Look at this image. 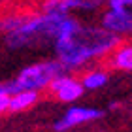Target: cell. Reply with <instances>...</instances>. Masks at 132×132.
I'll use <instances>...</instances> for the list:
<instances>
[{
	"label": "cell",
	"mask_w": 132,
	"mask_h": 132,
	"mask_svg": "<svg viewBox=\"0 0 132 132\" xmlns=\"http://www.w3.org/2000/svg\"><path fill=\"white\" fill-rule=\"evenodd\" d=\"M121 45V36L104 27H79L74 36L55 42L57 59L66 70H77L85 62L106 57Z\"/></svg>",
	"instance_id": "6da1fadb"
},
{
	"label": "cell",
	"mask_w": 132,
	"mask_h": 132,
	"mask_svg": "<svg viewBox=\"0 0 132 132\" xmlns=\"http://www.w3.org/2000/svg\"><path fill=\"white\" fill-rule=\"evenodd\" d=\"M64 64L55 59V61H44V62H36L30 64L27 68H23L19 72V76L15 79H11V91L19 93V91H42V89H47L51 85V81L55 79L57 76L66 74Z\"/></svg>",
	"instance_id": "7a4b0ae2"
},
{
	"label": "cell",
	"mask_w": 132,
	"mask_h": 132,
	"mask_svg": "<svg viewBox=\"0 0 132 132\" xmlns=\"http://www.w3.org/2000/svg\"><path fill=\"white\" fill-rule=\"evenodd\" d=\"M104 115V111L98 108H87V106H72L66 110L62 117H59L53 123V130L55 132H68L70 128L77 127V125L89 123V121H96Z\"/></svg>",
	"instance_id": "3957f363"
},
{
	"label": "cell",
	"mask_w": 132,
	"mask_h": 132,
	"mask_svg": "<svg viewBox=\"0 0 132 132\" xmlns=\"http://www.w3.org/2000/svg\"><path fill=\"white\" fill-rule=\"evenodd\" d=\"M47 89L59 102H66V104L79 100L83 96V93H85V89L81 85V79H77L74 76H68V74L57 76Z\"/></svg>",
	"instance_id": "277c9868"
},
{
	"label": "cell",
	"mask_w": 132,
	"mask_h": 132,
	"mask_svg": "<svg viewBox=\"0 0 132 132\" xmlns=\"http://www.w3.org/2000/svg\"><path fill=\"white\" fill-rule=\"evenodd\" d=\"M102 27L115 34L132 32V8L125 10H108L102 17Z\"/></svg>",
	"instance_id": "5b68a950"
},
{
	"label": "cell",
	"mask_w": 132,
	"mask_h": 132,
	"mask_svg": "<svg viewBox=\"0 0 132 132\" xmlns=\"http://www.w3.org/2000/svg\"><path fill=\"white\" fill-rule=\"evenodd\" d=\"M111 68L115 70H132V44H125L119 45L111 51V59H110Z\"/></svg>",
	"instance_id": "8992f818"
},
{
	"label": "cell",
	"mask_w": 132,
	"mask_h": 132,
	"mask_svg": "<svg viewBox=\"0 0 132 132\" xmlns=\"http://www.w3.org/2000/svg\"><path fill=\"white\" fill-rule=\"evenodd\" d=\"M40 94L38 91H19L15 94H11V102H10V111H23L28 110L30 106H34L38 102Z\"/></svg>",
	"instance_id": "52a82bcc"
},
{
	"label": "cell",
	"mask_w": 132,
	"mask_h": 132,
	"mask_svg": "<svg viewBox=\"0 0 132 132\" xmlns=\"http://www.w3.org/2000/svg\"><path fill=\"white\" fill-rule=\"evenodd\" d=\"M108 83V72L106 70H89L81 77V85L85 91H98Z\"/></svg>",
	"instance_id": "ba28073f"
},
{
	"label": "cell",
	"mask_w": 132,
	"mask_h": 132,
	"mask_svg": "<svg viewBox=\"0 0 132 132\" xmlns=\"http://www.w3.org/2000/svg\"><path fill=\"white\" fill-rule=\"evenodd\" d=\"M28 19V15H10V17H4L0 19V30L4 34H10L17 30L19 27H23V23Z\"/></svg>",
	"instance_id": "9c48e42d"
},
{
	"label": "cell",
	"mask_w": 132,
	"mask_h": 132,
	"mask_svg": "<svg viewBox=\"0 0 132 132\" xmlns=\"http://www.w3.org/2000/svg\"><path fill=\"white\" fill-rule=\"evenodd\" d=\"M110 10H125V8H132V0H108Z\"/></svg>",
	"instance_id": "30bf717a"
},
{
	"label": "cell",
	"mask_w": 132,
	"mask_h": 132,
	"mask_svg": "<svg viewBox=\"0 0 132 132\" xmlns=\"http://www.w3.org/2000/svg\"><path fill=\"white\" fill-rule=\"evenodd\" d=\"M10 102H11V94H0V115L10 111Z\"/></svg>",
	"instance_id": "8fae6325"
}]
</instances>
